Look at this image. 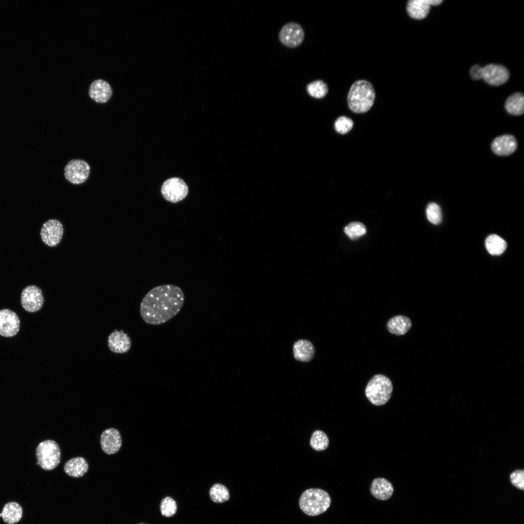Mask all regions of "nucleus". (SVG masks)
Listing matches in <instances>:
<instances>
[{
	"mask_svg": "<svg viewBox=\"0 0 524 524\" xmlns=\"http://www.w3.org/2000/svg\"><path fill=\"white\" fill-rule=\"evenodd\" d=\"M184 302V293L178 286L173 284L158 286L144 297L140 307V315L148 324L160 325L176 315Z\"/></svg>",
	"mask_w": 524,
	"mask_h": 524,
	"instance_id": "f257e3e1",
	"label": "nucleus"
},
{
	"mask_svg": "<svg viewBox=\"0 0 524 524\" xmlns=\"http://www.w3.org/2000/svg\"><path fill=\"white\" fill-rule=\"evenodd\" d=\"M375 97V91L371 83L366 80H358L350 88L347 98L348 106L354 113H365L373 106Z\"/></svg>",
	"mask_w": 524,
	"mask_h": 524,
	"instance_id": "f03ea898",
	"label": "nucleus"
},
{
	"mask_svg": "<svg viewBox=\"0 0 524 524\" xmlns=\"http://www.w3.org/2000/svg\"><path fill=\"white\" fill-rule=\"evenodd\" d=\"M331 503L327 492L320 489H309L301 495L299 505L301 510L310 516L319 515L325 512Z\"/></svg>",
	"mask_w": 524,
	"mask_h": 524,
	"instance_id": "7ed1b4c3",
	"label": "nucleus"
},
{
	"mask_svg": "<svg viewBox=\"0 0 524 524\" xmlns=\"http://www.w3.org/2000/svg\"><path fill=\"white\" fill-rule=\"evenodd\" d=\"M393 390L391 380L387 376L377 374L368 382L365 390L366 397L373 404L381 406L391 397Z\"/></svg>",
	"mask_w": 524,
	"mask_h": 524,
	"instance_id": "20e7f679",
	"label": "nucleus"
},
{
	"mask_svg": "<svg viewBox=\"0 0 524 524\" xmlns=\"http://www.w3.org/2000/svg\"><path fill=\"white\" fill-rule=\"evenodd\" d=\"M35 455L39 466L45 470L50 471L55 468L60 462V448L55 441L45 440L37 446Z\"/></svg>",
	"mask_w": 524,
	"mask_h": 524,
	"instance_id": "39448f33",
	"label": "nucleus"
},
{
	"mask_svg": "<svg viewBox=\"0 0 524 524\" xmlns=\"http://www.w3.org/2000/svg\"><path fill=\"white\" fill-rule=\"evenodd\" d=\"M163 197L171 203L182 200L188 193V187L185 182L179 178H172L165 180L161 188Z\"/></svg>",
	"mask_w": 524,
	"mask_h": 524,
	"instance_id": "423d86ee",
	"label": "nucleus"
},
{
	"mask_svg": "<svg viewBox=\"0 0 524 524\" xmlns=\"http://www.w3.org/2000/svg\"><path fill=\"white\" fill-rule=\"evenodd\" d=\"M90 172V167L85 161L81 159L70 160L64 169V176L66 180L71 183L80 184L88 179Z\"/></svg>",
	"mask_w": 524,
	"mask_h": 524,
	"instance_id": "0eeeda50",
	"label": "nucleus"
},
{
	"mask_svg": "<svg viewBox=\"0 0 524 524\" xmlns=\"http://www.w3.org/2000/svg\"><path fill=\"white\" fill-rule=\"evenodd\" d=\"M44 302V298L41 289L37 286L32 285L26 287L21 294V304L23 308L30 312H35L40 310Z\"/></svg>",
	"mask_w": 524,
	"mask_h": 524,
	"instance_id": "6e6552de",
	"label": "nucleus"
},
{
	"mask_svg": "<svg viewBox=\"0 0 524 524\" xmlns=\"http://www.w3.org/2000/svg\"><path fill=\"white\" fill-rule=\"evenodd\" d=\"M64 233V228L60 221L51 219L45 222L40 230L42 240L50 247L57 246L60 242Z\"/></svg>",
	"mask_w": 524,
	"mask_h": 524,
	"instance_id": "1a4fd4ad",
	"label": "nucleus"
},
{
	"mask_svg": "<svg viewBox=\"0 0 524 524\" xmlns=\"http://www.w3.org/2000/svg\"><path fill=\"white\" fill-rule=\"evenodd\" d=\"M304 38L303 28L298 24L289 22L285 24L279 33V39L284 46L289 48L299 46Z\"/></svg>",
	"mask_w": 524,
	"mask_h": 524,
	"instance_id": "9d476101",
	"label": "nucleus"
},
{
	"mask_svg": "<svg viewBox=\"0 0 524 524\" xmlns=\"http://www.w3.org/2000/svg\"><path fill=\"white\" fill-rule=\"evenodd\" d=\"M509 77V71L502 65L491 64L483 67L482 78L490 85H502L506 82Z\"/></svg>",
	"mask_w": 524,
	"mask_h": 524,
	"instance_id": "9b49d317",
	"label": "nucleus"
},
{
	"mask_svg": "<svg viewBox=\"0 0 524 524\" xmlns=\"http://www.w3.org/2000/svg\"><path fill=\"white\" fill-rule=\"evenodd\" d=\"M20 320L17 314L8 309L0 310V335L5 337L15 336L19 331Z\"/></svg>",
	"mask_w": 524,
	"mask_h": 524,
	"instance_id": "f8f14e48",
	"label": "nucleus"
},
{
	"mask_svg": "<svg viewBox=\"0 0 524 524\" xmlns=\"http://www.w3.org/2000/svg\"><path fill=\"white\" fill-rule=\"evenodd\" d=\"M122 442L120 433L116 428H107L101 434V447L103 451L108 455L117 453L121 447Z\"/></svg>",
	"mask_w": 524,
	"mask_h": 524,
	"instance_id": "ddd939ff",
	"label": "nucleus"
},
{
	"mask_svg": "<svg viewBox=\"0 0 524 524\" xmlns=\"http://www.w3.org/2000/svg\"><path fill=\"white\" fill-rule=\"evenodd\" d=\"M109 349L115 353H125L128 352L131 346V341L123 330L115 329L108 337Z\"/></svg>",
	"mask_w": 524,
	"mask_h": 524,
	"instance_id": "4468645a",
	"label": "nucleus"
},
{
	"mask_svg": "<svg viewBox=\"0 0 524 524\" xmlns=\"http://www.w3.org/2000/svg\"><path fill=\"white\" fill-rule=\"evenodd\" d=\"M113 91L110 84L102 79H97L90 84L89 95L95 101L105 103L112 96Z\"/></svg>",
	"mask_w": 524,
	"mask_h": 524,
	"instance_id": "2eb2a0df",
	"label": "nucleus"
},
{
	"mask_svg": "<svg viewBox=\"0 0 524 524\" xmlns=\"http://www.w3.org/2000/svg\"><path fill=\"white\" fill-rule=\"evenodd\" d=\"M517 144L515 137L510 134H505L496 137L491 144L493 152L499 156H508L513 153L517 148Z\"/></svg>",
	"mask_w": 524,
	"mask_h": 524,
	"instance_id": "dca6fc26",
	"label": "nucleus"
},
{
	"mask_svg": "<svg viewBox=\"0 0 524 524\" xmlns=\"http://www.w3.org/2000/svg\"><path fill=\"white\" fill-rule=\"evenodd\" d=\"M431 5H435L434 0H410L407 4V13L414 19H422L428 14Z\"/></svg>",
	"mask_w": 524,
	"mask_h": 524,
	"instance_id": "f3484780",
	"label": "nucleus"
},
{
	"mask_svg": "<svg viewBox=\"0 0 524 524\" xmlns=\"http://www.w3.org/2000/svg\"><path fill=\"white\" fill-rule=\"evenodd\" d=\"M89 465L83 457H77L67 460L64 464V470L69 476L78 478L84 475L88 471Z\"/></svg>",
	"mask_w": 524,
	"mask_h": 524,
	"instance_id": "a211bd4d",
	"label": "nucleus"
},
{
	"mask_svg": "<svg viewBox=\"0 0 524 524\" xmlns=\"http://www.w3.org/2000/svg\"><path fill=\"white\" fill-rule=\"evenodd\" d=\"M370 491L377 499L385 500L393 495V488L392 483L384 478H377L372 481Z\"/></svg>",
	"mask_w": 524,
	"mask_h": 524,
	"instance_id": "6ab92c4d",
	"label": "nucleus"
},
{
	"mask_svg": "<svg viewBox=\"0 0 524 524\" xmlns=\"http://www.w3.org/2000/svg\"><path fill=\"white\" fill-rule=\"evenodd\" d=\"M295 358L302 362H308L312 359L315 353V348L312 344L304 339L295 342L293 346Z\"/></svg>",
	"mask_w": 524,
	"mask_h": 524,
	"instance_id": "aec40b11",
	"label": "nucleus"
},
{
	"mask_svg": "<svg viewBox=\"0 0 524 524\" xmlns=\"http://www.w3.org/2000/svg\"><path fill=\"white\" fill-rule=\"evenodd\" d=\"M411 326V321L408 317L398 315L389 320L387 323V328L392 334L400 336L405 334L410 329Z\"/></svg>",
	"mask_w": 524,
	"mask_h": 524,
	"instance_id": "412c9836",
	"label": "nucleus"
},
{
	"mask_svg": "<svg viewBox=\"0 0 524 524\" xmlns=\"http://www.w3.org/2000/svg\"><path fill=\"white\" fill-rule=\"evenodd\" d=\"M2 518L6 523L13 524L18 522L22 516V508L17 503L11 502L7 503L3 508Z\"/></svg>",
	"mask_w": 524,
	"mask_h": 524,
	"instance_id": "4be33fe9",
	"label": "nucleus"
},
{
	"mask_svg": "<svg viewBox=\"0 0 524 524\" xmlns=\"http://www.w3.org/2000/svg\"><path fill=\"white\" fill-rule=\"evenodd\" d=\"M505 108L510 114L514 115H520L524 112V95L519 92L515 93L507 99Z\"/></svg>",
	"mask_w": 524,
	"mask_h": 524,
	"instance_id": "5701e85b",
	"label": "nucleus"
},
{
	"mask_svg": "<svg viewBox=\"0 0 524 524\" xmlns=\"http://www.w3.org/2000/svg\"><path fill=\"white\" fill-rule=\"evenodd\" d=\"M485 245L488 251L493 255H501L507 247L506 241L496 234L489 236L486 240Z\"/></svg>",
	"mask_w": 524,
	"mask_h": 524,
	"instance_id": "b1692460",
	"label": "nucleus"
},
{
	"mask_svg": "<svg viewBox=\"0 0 524 524\" xmlns=\"http://www.w3.org/2000/svg\"><path fill=\"white\" fill-rule=\"evenodd\" d=\"M209 495L211 500L216 503H222L228 501L230 497L229 492L224 485L216 483L210 489Z\"/></svg>",
	"mask_w": 524,
	"mask_h": 524,
	"instance_id": "393cba45",
	"label": "nucleus"
},
{
	"mask_svg": "<svg viewBox=\"0 0 524 524\" xmlns=\"http://www.w3.org/2000/svg\"><path fill=\"white\" fill-rule=\"evenodd\" d=\"M307 91L312 97L316 98H324L328 92V87L322 80H316L307 85Z\"/></svg>",
	"mask_w": 524,
	"mask_h": 524,
	"instance_id": "a878e982",
	"label": "nucleus"
},
{
	"mask_svg": "<svg viewBox=\"0 0 524 524\" xmlns=\"http://www.w3.org/2000/svg\"><path fill=\"white\" fill-rule=\"evenodd\" d=\"M328 438L324 432L319 430L313 432L310 440L311 446L313 449L324 450L328 447Z\"/></svg>",
	"mask_w": 524,
	"mask_h": 524,
	"instance_id": "bb28decb",
	"label": "nucleus"
},
{
	"mask_svg": "<svg viewBox=\"0 0 524 524\" xmlns=\"http://www.w3.org/2000/svg\"><path fill=\"white\" fill-rule=\"evenodd\" d=\"M160 511L162 515L166 517H170L175 515L177 510L176 501L171 497L166 496L163 498L160 505Z\"/></svg>",
	"mask_w": 524,
	"mask_h": 524,
	"instance_id": "cd10ccee",
	"label": "nucleus"
},
{
	"mask_svg": "<svg viewBox=\"0 0 524 524\" xmlns=\"http://www.w3.org/2000/svg\"><path fill=\"white\" fill-rule=\"evenodd\" d=\"M344 232L350 239L354 240L366 233V228L360 222H352L345 228Z\"/></svg>",
	"mask_w": 524,
	"mask_h": 524,
	"instance_id": "c85d7f7f",
	"label": "nucleus"
},
{
	"mask_svg": "<svg viewBox=\"0 0 524 524\" xmlns=\"http://www.w3.org/2000/svg\"><path fill=\"white\" fill-rule=\"evenodd\" d=\"M426 213L428 220L431 223L437 225L441 222V209L436 203L432 202L429 204L426 208Z\"/></svg>",
	"mask_w": 524,
	"mask_h": 524,
	"instance_id": "c756f323",
	"label": "nucleus"
},
{
	"mask_svg": "<svg viewBox=\"0 0 524 524\" xmlns=\"http://www.w3.org/2000/svg\"><path fill=\"white\" fill-rule=\"evenodd\" d=\"M353 122L352 120L345 116L338 117L334 123L335 131L342 134H344L352 129Z\"/></svg>",
	"mask_w": 524,
	"mask_h": 524,
	"instance_id": "7c9ffc66",
	"label": "nucleus"
},
{
	"mask_svg": "<svg viewBox=\"0 0 524 524\" xmlns=\"http://www.w3.org/2000/svg\"><path fill=\"white\" fill-rule=\"evenodd\" d=\"M511 483L519 489L524 488V472L523 470H517L512 472L510 475Z\"/></svg>",
	"mask_w": 524,
	"mask_h": 524,
	"instance_id": "2f4dec72",
	"label": "nucleus"
},
{
	"mask_svg": "<svg viewBox=\"0 0 524 524\" xmlns=\"http://www.w3.org/2000/svg\"><path fill=\"white\" fill-rule=\"evenodd\" d=\"M482 70L483 67L478 65H475L471 68L470 74L473 79L478 80L482 77Z\"/></svg>",
	"mask_w": 524,
	"mask_h": 524,
	"instance_id": "473e14b6",
	"label": "nucleus"
},
{
	"mask_svg": "<svg viewBox=\"0 0 524 524\" xmlns=\"http://www.w3.org/2000/svg\"><path fill=\"white\" fill-rule=\"evenodd\" d=\"M1 516H2V514H1V513H0V517H1Z\"/></svg>",
	"mask_w": 524,
	"mask_h": 524,
	"instance_id": "72a5a7b5",
	"label": "nucleus"
},
{
	"mask_svg": "<svg viewBox=\"0 0 524 524\" xmlns=\"http://www.w3.org/2000/svg\"></svg>",
	"mask_w": 524,
	"mask_h": 524,
	"instance_id": "f704fd0d",
	"label": "nucleus"
}]
</instances>
